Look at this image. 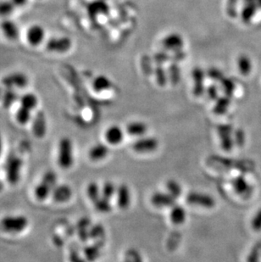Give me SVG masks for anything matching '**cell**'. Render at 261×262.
<instances>
[{"label":"cell","mask_w":261,"mask_h":262,"mask_svg":"<svg viewBox=\"0 0 261 262\" xmlns=\"http://www.w3.org/2000/svg\"><path fill=\"white\" fill-rule=\"evenodd\" d=\"M45 37V31L41 25H33L29 27L26 32V38L29 44L33 46H37L44 41Z\"/></svg>","instance_id":"cell-13"},{"label":"cell","mask_w":261,"mask_h":262,"mask_svg":"<svg viewBox=\"0 0 261 262\" xmlns=\"http://www.w3.org/2000/svg\"><path fill=\"white\" fill-rule=\"evenodd\" d=\"M176 200L173 196L167 192H155L152 194L150 199L152 205L157 208L172 207L176 205Z\"/></svg>","instance_id":"cell-8"},{"label":"cell","mask_w":261,"mask_h":262,"mask_svg":"<svg viewBox=\"0 0 261 262\" xmlns=\"http://www.w3.org/2000/svg\"><path fill=\"white\" fill-rule=\"evenodd\" d=\"M104 228L101 224L93 225L89 228V238L92 239H99L104 237Z\"/></svg>","instance_id":"cell-31"},{"label":"cell","mask_w":261,"mask_h":262,"mask_svg":"<svg viewBox=\"0 0 261 262\" xmlns=\"http://www.w3.org/2000/svg\"><path fill=\"white\" fill-rule=\"evenodd\" d=\"M53 190H54L53 188H51L49 185H47V183L41 181L35 188V196L38 200H44L50 195Z\"/></svg>","instance_id":"cell-23"},{"label":"cell","mask_w":261,"mask_h":262,"mask_svg":"<svg viewBox=\"0 0 261 262\" xmlns=\"http://www.w3.org/2000/svg\"><path fill=\"white\" fill-rule=\"evenodd\" d=\"M3 184L1 181H0V192L3 190Z\"/></svg>","instance_id":"cell-39"},{"label":"cell","mask_w":261,"mask_h":262,"mask_svg":"<svg viewBox=\"0 0 261 262\" xmlns=\"http://www.w3.org/2000/svg\"><path fill=\"white\" fill-rule=\"evenodd\" d=\"M1 82L4 88L24 89L28 84L29 80L24 73L14 72L4 76Z\"/></svg>","instance_id":"cell-6"},{"label":"cell","mask_w":261,"mask_h":262,"mask_svg":"<svg viewBox=\"0 0 261 262\" xmlns=\"http://www.w3.org/2000/svg\"><path fill=\"white\" fill-rule=\"evenodd\" d=\"M71 47V41L69 38L59 37L51 38L46 44L47 50L53 53H65Z\"/></svg>","instance_id":"cell-7"},{"label":"cell","mask_w":261,"mask_h":262,"mask_svg":"<svg viewBox=\"0 0 261 262\" xmlns=\"http://www.w3.org/2000/svg\"><path fill=\"white\" fill-rule=\"evenodd\" d=\"M51 194L54 201L56 202H67L72 196V190L66 184H60L55 186Z\"/></svg>","instance_id":"cell-10"},{"label":"cell","mask_w":261,"mask_h":262,"mask_svg":"<svg viewBox=\"0 0 261 262\" xmlns=\"http://www.w3.org/2000/svg\"><path fill=\"white\" fill-rule=\"evenodd\" d=\"M159 141L153 137H141L132 144L134 151L139 154H147L155 151L159 147Z\"/></svg>","instance_id":"cell-5"},{"label":"cell","mask_w":261,"mask_h":262,"mask_svg":"<svg viewBox=\"0 0 261 262\" xmlns=\"http://www.w3.org/2000/svg\"><path fill=\"white\" fill-rule=\"evenodd\" d=\"M16 6L11 0H1L0 1V16L8 17L11 16L15 11Z\"/></svg>","instance_id":"cell-27"},{"label":"cell","mask_w":261,"mask_h":262,"mask_svg":"<svg viewBox=\"0 0 261 262\" xmlns=\"http://www.w3.org/2000/svg\"><path fill=\"white\" fill-rule=\"evenodd\" d=\"M70 262H87L85 260L82 259L81 256H79L78 253L73 251L70 255Z\"/></svg>","instance_id":"cell-36"},{"label":"cell","mask_w":261,"mask_h":262,"mask_svg":"<svg viewBox=\"0 0 261 262\" xmlns=\"http://www.w3.org/2000/svg\"><path fill=\"white\" fill-rule=\"evenodd\" d=\"M87 194L92 202H95V200L101 196V189L96 183H90L87 188Z\"/></svg>","instance_id":"cell-28"},{"label":"cell","mask_w":261,"mask_h":262,"mask_svg":"<svg viewBox=\"0 0 261 262\" xmlns=\"http://www.w3.org/2000/svg\"><path fill=\"white\" fill-rule=\"evenodd\" d=\"M105 139L111 145H118L122 142L124 133L119 126H111L105 132Z\"/></svg>","instance_id":"cell-15"},{"label":"cell","mask_w":261,"mask_h":262,"mask_svg":"<svg viewBox=\"0 0 261 262\" xmlns=\"http://www.w3.org/2000/svg\"><path fill=\"white\" fill-rule=\"evenodd\" d=\"M20 104L22 107L28 109L30 111L34 110L36 106L38 105V98L37 96L32 93H26L25 95L20 97Z\"/></svg>","instance_id":"cell-22"},{"label":"cell","mask_w":261,"mask_h":262,"mask_svg":"<svg viewBox=\"0 0 261 262\" xmlns=\"http://www.w3.org/2000/svg\"><path fill=\"white\" fill-rule=\"evenodd\" d=\"M252 228L255 230H261V210L254 216L252 220Z\"/></svg>","instance_id":"cell-34"},{"label":"cell","mask_w":261,"mask_h":262,"mask_svg":"<svg viewBox=\"0 0 261 262\" xmlns=\"http://www.w3.org/2000/svg\"><path fill=\"white\" fill-rule=\"evenodd\" d=\"M3 89L0 88V99L2 98V95H3Z\"/></svg>","instance_id":"cell-40"},{"label":"cell","mask_w":261,"mask_h":262,"mask_svg":"<svg viewBox=\"0 0 261 262\" xmlns=\"http://www.w3.org/2000/svg\"><path fill=\"white\" fill-rule=\"evenodd\" d=\"M22 165L23 161L17 155H10L8 156L4 167L6 172L7 180L10 184L16 185L19 182Z\"/></svg>","instance_id":"cell-3"},{"label":"cell","mask_w":261,"mask_h":262,"mask_svg":"<svg viewBox=\"0 0 261 262\" xmlns=\"http://www.w3.org/2000/svg\"><path fill=\"white\" fill-rule=\"evenodd\" d=\"M117 205L121 210H126L131 205V192L126 184H120L117 190Z\"/></svg>","instance_id":"cell-12"},{"label":"cell","mask_w":261,"mask_h":262,"mask_svg":"<svg viewBox=\"0 0 261 262\" xmlns=\"http://www.w3.org/2000/svg\"><path fill=\"white\" fill-rule=\"evenodd\" d=\"M104 246L103 241L99 240L94 245H89L84 249V256L88 262H95L100 256L101 248Z\"/></svg>","instance_id":"cell-18"},{"label":"cell","mask_w":261,"mask_h":262,"mask_svg":"<svg viewBox=\"0 0 261 262\" xmlns=\"http://www.w3.org/2000/svg\"><path fill=\"white\" fill-rule=\"evenodd\" d=\"M28 0H11V2L14 3L16 8H21V7L25 6L27 3Z\"/></svg>","instance_id":"cell-37"},{"label":"cell","mask_w":261,"mask_h":262,"mask_svg":"<svg viewBox=\"0 0 261 262\" xmlns=\"http://www.w3.org/2000/svg\"><path fill=\"white\" fill-rule=\"evenodd\" d=\"M20 98L15 89L11 88H5L3 89V95H2V104L4 108H10L15 102L19 100Z\"/></svg>","instance_id":"cell-21"},{"label":"cell","mask_w":261,"mask_h":262,"mask_svg":"<svg viewBox=\"0 0 261 262\" xmlns=\"http://www.w3.org/2000/svg\"><path fill=\"white\" fill-rule=\"evenodd\" d=\"M233 187L235 192L241 196L249 195L251 193V188L244 179V177H237L233 181Z\"/></svg>","instance_id":"cell-20"},{"label":"cell","mask_w":261,"mask_h":262,"mask_svg":"<svg viewBox=\"0 0 261 262\" xmlns=\"http://www.w3.org/2000/svg\"><path fill=\"white\" fill-rule=\"evenodd\" d=\"M234 142L235 144H237L238 146H242L244 143V135L243 133L241 132H237L234 135Z\"/></svg>","instance_id":"cell-35"},{"label":"cell","mask_w":261,"mask_h":262,"mask_svg":"<svg viewBox=\"0 0 261 262\" xmlns=\"http://www.w3.org/2000/svg\"><path fill=\"white\" fill-rule=\"evenodd\" d=\"M58 164L62 169H70L74 164L72 141L67 137L62 138L59 143Z\"/></svg>","instance_id":"cell-2"},{"label":"cell","mask_w":261,"mask_h":262,"mask_svg":"<svg viewBox=\"0 0 261 262\" xmlns=\"http://www.w3.org/2000/svg\"><path fill=\"white\" fill-rule=\"evenodd\" d=\"M109 155V148L104 143H96L92 146L88 151V157L93 161H99L104 160Z\"/></svg>","instance_id":"cell-16"},{"label":"cell","mask_w":261,"mask_h":262,"mask_svg":"<svg viewBox=\"0 0 261 262\" xmlns=\"http://www.w3.org/2000/svg\"><path fill=\"white\" fill-rule=\"evenodd\" d=\"M122 262H143L141 254L136 249H129L126 251Z\"/></svg>","instance_id":"cell-30"},{"label":"cell","mask_w":261,"mask_h":262,"mask_svg":"<svg viewBox=\"0 0 261 262\" xmlns=\"http://www.w3.org/2000/svg\"><path fill=\"white\" fill-rule=\"evenodd\" d=\"M107 80L104 78V77H97L94 82V89L97 92H100L102 90H105L107 89Z\"/></svg>","instance_id":"cell-32"},{"label":"cell","mask_w":261,"mask_h":262,"mask_svg":"<svg viewBox=\"0 0 261 262\" xmlns=\"http://www.w3.org/2000/svg\"><path fill=\"white\" fill-rule=\"evenodd\" d=\"M77 230H81V229H89L91 227V221L89 220V218L83 217L79 220L77 224Z\"/></svg>","instance_id":"cell-33"},{"label":"cell","mask_w":261,"mask_h":262,"mask_svg":"<svg viewBox=\"0 0 261 262\" xmlns=\"http://www.w3.org/2000/svg\"><path fill=\"white\" fill-rule=\"evenodd\" d=\"M2 148H3V142H2V137L0 135V155L2 152Z\"/></svg>","instance_id":"cell-38"},{"label":"cell","mask_w":261,"mask_h":262,"mask_svg":"<svg viewBox=\"0 0 261 262\" xmlns=\"http://www.w3.org/2000/svg\"><path fill=\"white\" fill-rule=\"evenodd\" d=\"M170 219L175 225H182L187 220V212L182 205H174L170 207Z\"/></svg>","instance_id":"cell-17"},{"label":"cell","mask_w":261,"mask_h":262,"mask_svg":"<svg viewBox=\"0 0 261 262\" xmlns=\"http://www.w3.org/2000/svg\"><path fill=\"white\" fill-rule=\"evenodd\" d=\"M218 133L220 139V146L225 151L232 150L235 144L234 139L232 138V129L228 126H222L219 127Z\"/></svg>","instance_id":"cell-11"},{"label":"cell","mask_w":261,"mask_h":262,"mask_svg":"<svg viewBox=\"0 0 261 262\" xmlns=\"http://www.w3.org/2000/svg\"><path fill=\"white\" fill-rule=\"evenodd\" d=\"M95 208L100 213H109L112 211V205L110 204V199H105L103 196H100L97 200L94 202Z\"/></svg>","instance_id":"cell-25"},{"label":"cell","mask_w":261,"mask_h":262,"mask_svg":"<svg viewBox=\"0 0 261 262\" xmlns=\"http://www.w3.org/2000/svg\"><path fill=\"white\" fill-rule=\"evenodd\" d=\"M16 120L20 124L25 125V124L28 123L32 118V111L20 106L19 109L16 111Z\"/></svg>","instance_id":"cell-26"},{"label":"cell","mask_w":261,"mask_h":262,"mask_svg":"<svg viewBox=\"0 0 261 262\" xmlns=\"http://www.w3.org/2000/svg\"><path fill=\"white\" fill-rule=\"evenodd\" d=\"M32 132L35 137L42 139L47 132V120L43 111H38L32 120Z\"/></svg>","instance_id":"cell-9"},{"label":"cell","mask_w":261,"mask_h":262,"mask_svg":"<svg viewBox=\"0 0 261 262\" xmlns=\"http://www.w3.org/2000/svg\"><path fill=\"white\" fill-rule=\"evenodd\" d=\"M25 215H6L0 220V230L7 234H20L28 226Z\"/></svg>","instance_id":"cell-1"},{"label":"cell","mask_w":261,"mask_h":262,"mask_svg":"<svg viewBox=\"0 0 261 262\" xmlns=\"http://www.w3.org/2000/svg\"><path fill=\"white\" fill-rule=\"evenodd\" d=\"M117 189L111 182H106L101 189V196L105 199H110L117 194Z\"/></svg>","instance_id":"cell-29"},{"label":"cell","mask_w":261,"mask_h":262,"mask_svg":"<svg viewBox=\"0 0 261 262\" xmlns=\"http://www.w3.org/2000/svg\"><path fill=\"white\" fill-rule=\"evenodd\" d=\"M166 186L167 193H169L170 195L173 196L175 199H178L182 195L183 188H182L181 184L177 181L173 180V179L167 181Z\"/></svg>","instance_id":"cell-24"},{"label":"cell","mask_w":261,"mask_h":262,"mask_svg":"<svg viewBox=\"0 0 261 262\" xmlns=\"http://www.w3.org/2000/svg\"><path fill=\"white\" fill-rule=\"evenodd\" d=\"M187 202L189 205L207 209L213 208L215 205V200L212 196L198 191L190 192L187 196Z\"/></svg>","instance_id":"cell-4"},{"label":"cell","mask_w":261,"mask_h":262,"mask_svg":"<svg viewBox=\"0 0 261 262\" xmlns=\"http://www.w3.org/2000/svg\"><path fill=\"white\" fill-rule=\"evenodd\" d=\"M0 28L2 30L3 35L10 40H15L19 38V27L17 24L11 20H3V22L0 23Z\"/></svg>","instance_id":"cell-14"},{"label":"cell","mask_w":261,"mask_h":262,"mask_svg":"<svg viewBox=\"0 0 261 262\" xmlns=\"http://www.w3.org/2000/svg\"><path fill=\"white\" fill-rule=\"evenodd\" d=\"M148 131V126L142 121H133L126 126V132L130 136L142 137Z\"/></svg>","instance_id":"cell-19"}]
</instances>
